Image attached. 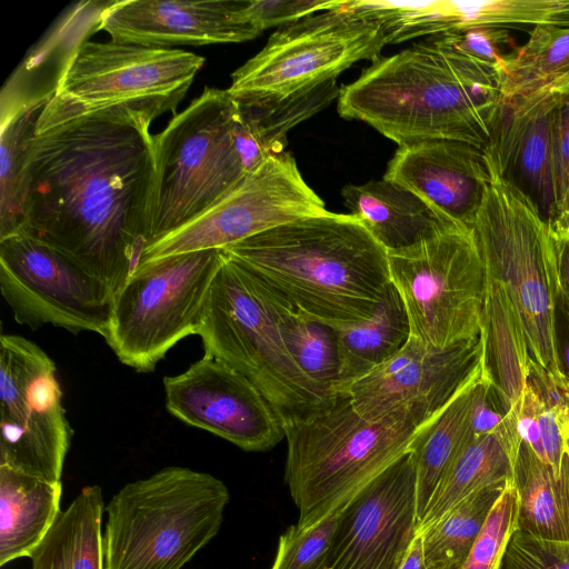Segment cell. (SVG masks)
Listing matches in <instances>:
<instances>
[{"mask_svg":"<svg viewBox=\"0 0 569 569\" xmlns=\"http://www.w3.org/2000/svg\"><path fill=\"white\" fill-rule=\"evenodd\" d=\"M328 211L307 184L295 158L270 156L232 191L197 218L154 240L138 264L183 253L222 250L266 230Z\"/></svg>","mask_w":569,"mask_h":569,"instance_id":"5bb4252c","label":"cell"},{"mask_svg":"<svg viewBox=\"0 0 569 569\" xmlns=\"http://www.w3.org/2000/svg\"><path fill=\"white\" fill-rule=\"evenodd\" d=\"M569 81L502 102L485 154L508 182L522 191L549 221L553 210L551 121Z\"/></svg>","mask_w":569,"mask_h":569,"instance_id":"ffe728a7","label":"cell"},{"mask_svg":"<svg viewBox=\"0 0 569 569\" xmlns=\"http://www.w3.org/2000/svg\"><path fill=\"white\" fill-rule=\"evenodd\" d=\"M386 44L381 23L352 11L345 0L276 30L232 73L227 90L238 101L286 97L337 79L360 60H377Z\"/></svg>","mask_w":569,"mask_h":569,"instance_id":"7c38bea8","label":"cell"},{"mask_svg":"<svg viewBox=\"0 0 569 569\" xmlns=\"http://www.w3.org/2000/svg\"><path fill=\"white\" fill-rule=\"evenodd\" d=\"M48 100L1 118L0 240L22 232L29 186V149Z\"/></svg>","mask_w":569,"mask_h":569,"instance_id":"f546056e","label":"cell"},{"mask_svg":"<svg viewBox=\"0 0 569 569\" xmlns=\"http://www.w3.org/2000/svg\"><path fill=\"white\" fill-rule=\"evenodd\" d=\"M163 387L173 417L244 451H267L284 439L282 423L260 390L209 353L183 372L164 377Z\"/></svg>","mask_w":569,"mask_h":569,"instance_id":"ac0fdd59","label":"cell"},{"mask_svg":"<svg viewBox=\"0 0 569 569\" xmlns=\"http://www.w3.org/2000/svg\"><path fill=\"white\" fill-rule=\"evenodd\" d=\"M335 333L339 355V388L367 375L399 351L411 336L408 317L395 287L371 317L359 321L322 322Z\"/></svg>","mask_w":569,"mask_h":569,"instance_id":"83f0119b","label":"cell"},{"mask_svg":"<svg viewBox=\"0 0 569 569\" xmlns=\"http://www.w3.org/2000/svg\"><path fill=\"white\" fill-rule=\"evenodd\" d=\"M539 425L545 460L558 477L567 451L566 437L569 430V418L559 410L542 405Z\"/></svg>","mask_w":569,"mask_h":569,"instance_id":"b9f144b4","label":"cell"},{"mask_svg":"<svg viewBox=\"0 0 569 569\" xmlns=\"http://www.w3.org/2000/svg\"><path fill=\"white\" fill-rule=\"evenodd\" d=\"M152 120L103 113L42 134L29 149L21 233L67 254L116 292L148 246Z\"/></svg>","mask_w":569,"mask_h":569,"instance_id":"6da1fadb","label":"cell"},{"mask_svg":"<svg viewBox=\"0 0 569 569\" xmlns=\"http://www.w3.org/2000/svg\"><path fill=\"white\" fill-rule=\"evenodd\" d=\"M502 102L569 81V26H536L500 64Z\"/></svg>","mask_w":569,"mask_h":569,"instance_id":"4dcf8cb0","label":"cell"},{"mask_svg":"<svg viewBox=\"0 0 569 569\" xmlns=\"http://www.w3.org/2000/svg\"><path fill=\"white\" fill-rule=\"evenodd\" d=\"M388 267L411 336L436 348L479 338L486 269L472 228L451 221L388 251Z\"/></svg>","mask_w":569,"mask_h":569,"instance_id":"30bf717a","label":"cell"},{"mask_svg":"<svg viewBox=\"0 0 569 569\" xmlns=\"http://www.w3.org/2000/svg\"><path fill=\"white\" fill-rule=\"evenodd\" d=\"M479 339L482 378L511 410L527 386L532 358L520 317L508 292L487 274Z\"/></svg>","mask_w":569,"mask_h":569,"instance_id":"cb8c5ba5","label":"cell"},{"mask_svg":"<svg viewBox=\"0 0 569 569\" xmlns=\"http://www.w3.org/2000/svg\"><path fill=\"white\" fill-rule=\"evenodd\" d=\"M481 369L432 418L420 425L409 455L416 475L418 527L438 486L469 435Z\"/></svg>","mask_w":569,"mask_h":569,"instance_id":"484cf974","label":"cell"},{"mask_svg":"<svg viewBox=\"0 0 569 569\" xmlns=\"http://www.w3.org/2000/svg\"><path fill=\"white\" fill-rule=\"evenodd\" d=\"M0 289L17 322L104 337L113 290L73 259L26 233L0 240Z\"/></svg>","mask_w":569,"mask_h":569,"instance_id":"9a60e30c","label":"cell"},{"mask_svg":"<svg viewBox=\"0 0 569 569\" xmlns=\"http://www.w3.org/2000/svg\"><path fill=\"white\" fill-rule=\"evenodd\" d=\"M417 535L416 475L408 452L338 512L317 569H399Z\"/></svg>","mask_w":569,"mask_h":569,"instance_id":"e0dca14e","label":"cell"},{"mask_svg":"<svg viewBox=\"0 0 569 569\" xmlns=\"http://www.w3.org/2000/svg\"><path fill=\"white\" fill-rule=\"evenodd\" d=\"M487 160V159H486ZM490 180L471 226L486 274L500 282L520 317L530 357L556 379L552 231L537 206L487 161Z\"/></svg>","mask_w":569,"mask_h":569,"instance_id":"9c48e42d","label":"cell"},{"mask_svg":"<svg viewBox=\"0 0 569 569\" xmlns=\"http://www.w3.org/2000/svg\"><path fill=\"white\" fill-rule=\"evenodd\" d=\"M399 569H427L420 533L413 539Z\"/></svg>","mask_w":569,"mask_h":569,"instance_id":"7dc6e473","label":"cell"},{"mask_svg":"<svg viewBox=\"0 0 569 569\" xmlns=\"http://www.w3.org/2000/svg\"><path fill=\"white\" fill-rule=\"evenodd\" d=\"M383 179L413 192L448 219L471 228L490 173L480 148L429 140L399 147Z\"/></svg>","mask_w":569,"mask_h":569,"instance_id":"44dd1931","label":"cell"},{"mask_svg":"<svg viewBox=\"0 0 569 569\" xmlns=\"http://www.w3.org/2000/svg\"><path fill=\"white\" fill-rule=\"evenodd\" d=\"M420 425L409 412L368 420L342 393L284 425V482L299 510L298 527L339 512L409 452Z\"/></svg>","mask_w":569,"mask_h":569,"instance_id":"5b68a950","label":"cell"},{"mask_svg":"<svg viewBox=\"0 0 569 569\" xmlns=\"http://www.w3.org/2000/svg\"><path fill=\"white\" fill-rule=\"evenodd\" d=\"M553 210L549 224L553 232L569 231V92L553 110L551 121Z\"/></svg>","mask_w":569,"mask_h":569,"instance_id":"74e56055","label":"cell"},{"mask_svg":"<svg viewBox=\"0 0 569 569\" xmlns=\"http://www.w3.org/2000/svg\"><path fill=\"white\" fill-rule=\"evenodd\" d=\"M441 34L471 28L569 26V0H439Z\"/></svg>","mask_w":569,"mask_h":569,"instance_id":"d6a6232c","label":"cell"},{"mask_svg":"<svg viewBox=\"0 0 569 569\" xmlns=\"http://www.w3.org/2000/svg\"><path fill=\"white\" fill-rule=\"evenodd\" d=\"M341 194L351 214L387 251L412 246L452 221L413 192L383 178L347 184Z\"/></svg>","mask_w":569,"mask_h":569,"instance_id":"603a6c76","label":"cell"},{"mask_svg":"<svg viewBox=\"0 0 569 569\" xmlns=\"http://www.w3.org/2000/svg\"><path fill=\"white\" fill-rule=\"evenodd\" d=\"M203 63L181 49L83 40L67 59L36 134L103 113L153 121L176 110Z\"/></svg>","mask_w":569,"mask_h":569,"instance_id":"ba28073f","label":"cell"},{"mask_svg":"<svg viewBox=\"0 0 569 569\" xmlns=\"http://www.w3.org/2000/svg\"><path fill=\"white\" fill-rule=\"evenodd\" d=\"M279 317L288 347L298 366L328 396H337L339 355L331 328L308 317L282 295Z\"/></svg>","mask_w":569,"mask_h":569,"instance_id":"836d02e7","label":"cell"},{"mask_svg":"<svg viewBox=\"0 0 569 569\" xmlns=\"http://www.w3.org/2000/svg\"><path fill=\"white\" fill-rule=\"evenodd\" d=\"M553 347L559 372L569 382V298L558 282L553 298Z\"/></svg>","mask_w":569,"mask_h":569,"instance_id":"f6af8a7d","label":"cell"},{"mask_svg":"<svg viewBox=\"0 0 569 569\" xmlns=\"http://www.w3.org/2000/svg\"><path fill=\"white\" fill-rule=\"evenodd\" d=\"M517 405L495 431L478 437L468 435L433 493L418 533L477 490L513 480L515 461L521 443L517 429Z\"/></svg>","mask_w":569,"mask_h":569,"instance_id":"7402d4cb","label":"cell"},{"mask_svg":"<svg viewBox=\"0 0 569 569\" xmlns=\"http://www.w3.org/2000/svg\"><path fill=\"white\" fill-rule=\"evenodd\" d=\"M499 569H569V541L538 539L516 530Z\"/></svg>","mask_w":569,"mask_h":569,"instance_id":"ab89813d","label":"cell"},{"mask_svg":"<svg viewBox=\"0 0 569 569\" xmlns=\"http://www.w3.org/2000/svg\"><path fill=\"white\" fill-rule=\"evenodd\" d=\"M511 481L466 497L420 532L427 569H461L491 509Z\"/></svg>","mask_w":569,"mask_h":569,"instance_id":"1f68e13d","label":"cell"},{"mask_svg":"<svg viewBox=\"0 0 569 569\" xmlns=\"http://www.w3.org/2000/svg\"><path fill=\"white\" fill-rule=\"evenodd\" d=\"M222 251L319 322L371 317L391 284L388 251L351 213L305 217Z\"/></svg>","mask_w":569,"mask_h":569,"instance_id":"3957f363","label":"cell"},{"mask_svg":"<svg viewBox=\"0 0 569 569\" xmlns=\"http://www.w3.org/2000/svg\"><path fill=\"white\" fill-rule=\"evenodd\" d=\"M339 93L337 79H330L286 97L237 101L267 151L276 154L283 151L292 128L325 109Z\"/></svg>","mask_w":569,"mask_h":569,"instance_id":"e575fe53","label":"cell"},{"mask_svg":"<svg viewBox=\"0 0 569 569\" xmlns=\"http://www.w3.org/2000/svg\"><path fill=\"white\" fill-rule=\"evenodd\" d=\"M72 429L54 361L17 335L0 337V466L61 481Z\"/></svg>","mask_w":569,"mask_h":569,"instance_id":"4fadbf2b","label":"cell"},{"mask_svg":"<svg viewBox=\"0 0 569 569\" xmlns=\"http://www.w3.org/2000/svg\"><path fill=\"white\" fill-rule=\"evenodd\" d=\"M527 385L545 407L555 408L569 418V382L556 379L532 359Z\"/></svg>","mask_w":569,"mask_h":569,"instance_id":"7bdbcfd3","label":"cell"},{"mask_svg":"<svg viewBox=\"0 0 569 569\" xmlns=\"http://www.w3.org/2000/svg\"><path fill=\"white\" fill-rule=\"evenodd\" d=\"M517 530L538 539L569 541V451L559 476L523 441L513 467Z\"/></svg>","mask_w":569,"mask_h":569,"instance_id":"4316f807","label":"cell"},{"mask_svg":"<svg viewBox=\"0 0 569 569\" xmlns=\"http://www.w3.org/2000/svg\"><path fill=\"white\" fill-rule=\"evenodd\" d=\"M62 482L0 466V567L30 557L61 512Z\"/></svg>","mask_w":569,"mask_h":569,"instance_id":"d4e9b609","label":"cell"},{"mask_svg":"<svg viewBox=\"0 0 569 569\" xmlns=\"http://www.w3.org/2000/svg\"><path fill=\"white\" fill-rule=\"evenodd\" d=\"M566 440H567V449L569 451V430L567 431Z\"/></svg>","mask_w":569,"mask_h":569,"instance_id":"c3c4849f","label":"cell"},{"mask_svg":"<svg viewBox=\"0 0 569 569\" xmlns=\"http://www.w3.org/2000/svg\"><path fill=\"white\" fill-rule=\"evenodd\" d=\"M481 369L480 339L436 348L410 336L392 357L341 387L368 420L409 412L421 423L432 418Z\"/></svg>","mask_w":569,"mask_h":569,"instance_id":"2e32d148","label":"cell"},{"mask_svg":"<svg viewBox=\"0 0 569 569\" xmlns=\"http://www.w3.org/2000/svg\"><path fill=\"white\" fill-rule=\"evenodd\" d=\"M338 512L318 523L299 528L290 526L279 538L271 569H317L326 553L335 529Z\"/></svg>","mask_w":569,"mask_h":569,"instance_id":"8d00e7d4","label":"cell"},{"mask_svg":"<svg viewBox=\"0 0 569 569\" xmlns=\"http://www.w3.org/2000/svg\"><path fill=\"white\" fill-rule=\"evenodd\" d=\"M221 253L198 336L206 353L241 372L260 390L283 427L333 397L292 357L279 317L280 295Z\"/></svg>","mask_w":569,"mask_h":569,"instance_id":"52a82bcc","label":"cell"},{"mask_svg":"<svg viewBox=\"0 0 569 569\" xmlns=\"http://www.w3.org/2000/svg\"><path fill=\"white\" fill-rule=\"evenodd\" d=\"M345 0H244L234 12L238 22L260 33L271 27H282L300 19L339 8Z\"/></svg>","mask_w":569,"mask_h":569,"instance_id":"f35d334b","label":"cell"},{"mask_svg":"<svg viewBox=\"0 0 569 569\" xmlns=\"http://www.w3.org/2000/svg\"><path fill=\"white\" fill-rule=\"evenodd\" d=\"M517 513L512 480L491 509L461 569H499L508 541L517 530Z\"/></svg>","mask_w":569,"mask_h":569,"instance_id":"d590c367","label":"cell"},{"mask_svg":"<svg viewBox=\"0 0 569 569\" xmlns=\"http://www.w3.org/2000/svg\"><path fill=\"white\" fill-rule=\"evenodd\" d=\"M221 250H203L136 266L113 293L103 337L119 361L153 371L167 352L198 335Z\"/></svg>","mask_w":569,"mask_h":569,"instance_id":"8fae6325","label":"cell"},{"mask_svg":"<svg viewBox=\"0 0 569 569\" xmlns=\"http://www.w3.org/2000/svg\"><path fill=\"white\" fill-rule=\"evenodd\" d=\"M244 0H122L109 1L98 30L117 42L169 48L243 42L260 34L238 22L234 12Z\"/></svg>","mask_w":569,"mask_h":569,"instance_id":"d6986e66","label":"cell"},{"mask_svg":"<svg viewBox=\"0 0 569 569\" xmlns=\"http://www.w3.org/2000/svg\"><path fill=\"white\" fill-rule=\"evenodd\" d=\"M541 408V401L527 385L517 405V429L521 441L526 442L546 462L539 425Z\"/></svg>","mask_w":569,"mask_h":569,"instance_id":"ee69618b","label":"cell"},{"mask_svg":"<svg viewBox=\"0 0 569 569\" xmlns=\"http://www.w3.org/2000/svg\"><path fill=\"white\" fill-rule=\"evenodd\" d=\"M100 486H86L33 550L31 569H104Z\"/></svg>","mask_w":569,"mask_h":569,"instance_id":"f1b7e54d","label":"cell"},{"mask_svg":"<svg viewBox=\"0 0 569 569\" xmlns=\"http://www.w3.org/2000/svg\"><path fill=\"white\" fill-rule=\"evenodd\" d=\"M552 253L558 286L569 298V231H552Z\"/></svg>","mask_w":569,"mask_h":569,"instance_id":"bcb514c9","label":"cell"},{"mask_svg":"<svg viewBox=\"0 0 569 569\" xmlns=\"http://www.w3.org/2000/svg\"><path fill=\"white\" fill-rule=\"evenodd\" d=\"M229 500L222 480L187 467L127 483L104 508V569H182L218 535Z\"/></svg>","mask_w":569,"mask_h":569,"instance_id":"8992f818","label":"cell"},{"mask_svg":"<svg viewBox=\"0 0 569 569\" xmlns=\"http://www.w3.org/2000/svg\"><path fill=\"white\" fill-rule=\"evenodd\" d=\"M254 132L229 91L207 88L153 136L148 244L200 216L257 167Z\"/></svg>","mask_w":569,"mask_h":569,"instance_id":"277c9868","label":"cell"},{"mask_svg":"<svg viewBox=\"0 0 569 569\" xmlns=\"http://www.w3.org/2000/svg\"><path fill=\"white\" fill-rule=\"evenodd\" d=\"M441 42L476 59L499 67L506 53L501 48L510 42L507 29L471 28L433 36Z\"/></svg>","mask_w":569,"mask_h":569,"instance_id":"60d3db41","label":"cell"},{"mask_svg":"<svg viewBox=\"0 0 569 569\" xmlns=\"http://www.w3.org/2000/svg\"><path fill=\"white\" fill-rule=\"evenodd\" d=\"M502 107L499 67L436 37L380 57L340 87L338 112L367 122L399 147L429 140L486 152Z\"/></svg>","mask_w":569,"mask_h":569,"instance_id":"7a4b0ae2","label":"cell"}]
</instances>
